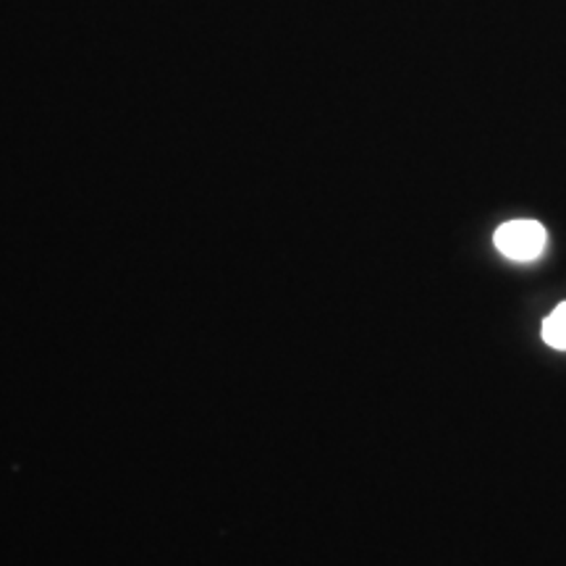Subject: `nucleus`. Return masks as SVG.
I'll return each instance as SVG.
<instances>
[{
  "label": "nucleus",
  "instance_id": "1",
  "mask_svg": "<svg viewBox=\"0 0 566 566\" xmlns=\"http://www.w3.org/2000/svg\"><path fill=\"white\" fill-rule=\"evenodd\" d=\"M495 250L516 263H530L541 258L548 244V233L537 221H509L495 231Z\"/></svg>",
  "mask_w": 566,
  "mask_h": 566
},
{
  "label": "nucleus",
  "instance_id": "2",
  "mask_svg": "<svg viewBox=\"0 0 566 566\" xmlns=\"http://www.w3.org/2000/svg\"><path fill=\"white\" fill-rule=\"evenodd\" d=\"M541 334H543V342L548 346L566 352V302L558 304L554 313L543 321Z\"/></svg>",
  "mask_w": 566,
  "mask_h": 566
}]
</instances>
